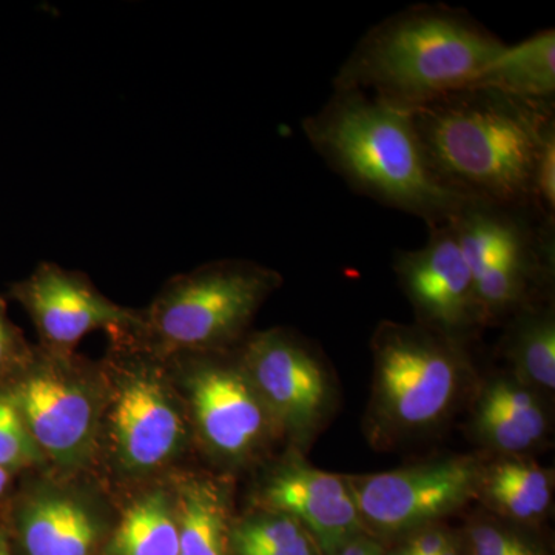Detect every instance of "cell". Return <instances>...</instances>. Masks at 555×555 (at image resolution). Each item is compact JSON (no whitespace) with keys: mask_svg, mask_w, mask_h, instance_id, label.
I'll list each match as a JSON object with an SVG mask.
<instances>
[{"mask_svg":"<svg viewBox=\"0 0 555 555\" xmlns=\"http://www.w3.org/2000/svg\"><path fill=\"white\" fill-rule=\"evenodd\" d=\"M261 503L269 513L294 518L323 555H337L363 532L346 478L301 460L278 467L262 486Z\"/></svg>","mask_w":555,"mask_h":555,"instance_id":"obj_11","label":"cell"},{"mask_svg":"<svg viewBox=\"0 0 555 555\" xmlns=\"http://www.w3.org/2000/svg\"><path fill=\"white\" fill-rule=\"evenodd\" d=\"M478 495L511 520L528 524L545 516L553 502V476L525 460H502L483 467Z\"/></svg>","mask_w":555,"mask_h":555,"instance_id":"obj_17","label":"cell"},{"mask_svg":"<svg viewBox=\"0 0 555 555\" xmlns=\"http://www.w3.org/2000/svg\"><path fill=\"white\" fill-rule=\"evenodd\" d=\"M467 540L469 555H521L534 547L509 529L492 524L474 525Z\"/></svg>","mask_w":555,"mask_h":555,"instance_id":"obj_24","label":"cell"},{"mask_svg":"<svg viewBox=\"0 0 555 555\" xmlns=\"http://www.w3.org/2000/svg\"><path fill=\"white\" fill-rule=\"evenodd\" d=\"M308 535L294 518L283 514L248 518L230 531V546L235 555H255L294 545Z\"/></svg>","mask_w":555,"mask_h":555,"instance_id":"obj_22","label":"cell"},{"mask_svg":"<svg viewBox=\"0 0 555 555\" xmlns=\"http://www.w3.org/2000/svg\"><path fill=\"white\" fill-rule=\"evenodd\" d=\"M553 229L537 233L524 246L507 251L486 266L476 276V295L483 321L503 315L525 301L526 288L534 269L540 243Z\"/></svg>","mask_w":555,"mask_h":555,"instance_id":"obj_21","label":"cell"},{"mask_svg":"<svg viewBox=\"0 0 555 555\" xmlns=\"http://www.w3.org/2000/svg\"><path fill=\"white\" fill-rule=\"evenodd\" d=\"M396 272L420 326L455 339L485 323L473 272L449 222L430 228L425 246L397 254Z\"/></svg>","mask_w":555,"mask_h":555,"instance_id":"obj_8","label":"cell"},{"mask_svg":"<svg viewBox=\"0 0 555 555\" xmlns=\"http://www.w3.org/2000/svg\"><path fill=\"white\" fill-rule=\"evenodd\" d=\"M372 433L377 440H401L440 425L454 409L465 357L455 339L420 324L385 321L372 338Z\"/></svg>","mask_w":555,"mask_h":555,"instance_id":"obj_4","label":"cell"},{"mask_svg":"<svg viewBox=\"0 0 555 555\" xmlns=\"http://www.w3.org/2000/svg\"><path fill=\"white\" fill-rule=\"evenodd\" d=\"M112 555H179L178 521L169 499L155 492L126 511L113 535Z\"/></svg>","mask_w":555,"mask_h":555,"instance_id":"obj_19","label":"cell"},{"mask_svg":"<svg viewBox=\"0 0 555 555\" xmlns=\"http://www.w3.org/2000/svg\"><path fill=\"white\" fill-rule=\"evenodd\" d=\"M280 283L275 270L255 262H214L164 288L137 327L166 349L225 346L241 337Z\"/></svg>","mask_w":555,"mask_h":555,"instance_id":"obj_5","label":"cell"},{"mask_svg":"<svg viewBox=\"0 0 555 555\" xmlns=\"http://www.w3.org/2000/svg\"><path fill=\"white\" fill-rule=\"evenodd\" d=\"M39 460L40 449L5 390L0 389V467L11 474Z\"/></svg>","mask_w":555,"mask_h":555,"instance_id":"obj_23","label":"cell"},{"mask_svg":"<svg viewBox=\"0 0 555 555\" xmlns=\"http://www.w3.org/2000/svg\"><path fill=\"white\" fill-rule=\"evenodd\" d=\"M470 87L505 96L553 105L555 96V31L534 33L516 46H505Z\"/></svg>","mask_w":555,"mask_h":555,"instance_id":"obj_15","label":"cell"},{"mask_svg":"<svg viewBox=\"0 0 555 555\" xmlns=\"http://www.w3.org/2000/svg\"><path fill=\"white\" fill-rule=\"evenodd\" d=\"M2 387L40 451L64 465L89 451L96 430V404L65 372L38 364L22 369Z\"/></svg>","mask_w":555,"mask_h":555,"instance_id":"obj_9","label":"cell"},{"mask_svg":"<svg viewBox=\"0 0 555 555\" xmlns=\"http://www.w3.org/2000/svg\"><path fill=\"white\" fill-rule=\"evenodd\" d=\"M112 433L120 462L129 469L145 470L177 454L184 423L158 379L139 374L119 389Z\"/></svg>","mask_w":555,"mask_h":555,"instance_id":"obj_13","label":"cell"},{"mask_svg":"<svg viewBox=\"0 0 555 555\" xmlns=\"http://www.w3.org/2000/svg\"><path fill=\"white\" fill-rule=\"evenodd\" d=\"M505 46L463 11L414 7L358 42L335 89L364 91L412 108L473 86Z\"/></svg>","mask_w":555,"mask_h":555,"instance_id":"obj_3","label":"cell"},{"mask_svg":"<svg viewBox=\"0 0 555 555\" xmlns=\"http://www.w3.org/2000/svg\"><path fill=\"white\" fill-rule=\"evenodd\" d=\"M337 555H382L377 543L371 542L364 537H358L349 545L343 547Z\"/></svg>","mask_w":555,"mask_h":555,"instance_id":"obj_28","label":"cell"},{"mask_svg":"<svg viewBox=\"0 0 555 555\" xmlns=\"http://www.w3.org/2000/svg\"><path fill=\"white\" fill-rule=\"evenodd\" d=\"M473 430L486 447L520 454L545 437L546 414L531 387L516 378H496L478 398Z\"/></svg>","mask_w":555,"mask_h":555,"instance_id":"obj_14","label":"cell"},{"mask_svg":"<svg viewBox=\"0 0 555 555\" xmlns=\"http://www.w3.org/2000/svg\"><path fill=\"white\" fill-rule=\"evenodd\" d=\"M406 109L441 185L466 201L532 207L537 158L555 129L553 105L467 87Z\"/></svg>","mask_w":555,"mask_h":555,"instance_id":"obj_1","label":"cell"},{"mask_svg":"<svg viewBox=\"0 0 555 555\" xmlns=\"http://www.w3.org/2000/svg\"><path fill=\"white\" fill-rule=\"evenodd\" d=\"M302 129L318 155L350 188L425 219L429 228L447 224L466 203L429 169L406 108L364 91L335 89Z\"/></svg>","mask_w":555,"mask_h":555,"instance_id":"obj_2","label":"cell"},{"mask_svg":"<svg viewBox=\"0 0 555 555\" xmlns=\"http://www.w3.org/2000/svg\"><path fill=\"white\" fill-rule=\"evenodd\" d=\"M178 517L179 555L228 554V500L217 485L206 480L182 485Z\"/></svg>","mask_w":555,"mask_h":555,"instance_id":"obj_18","label":"cell"},{"mask_svg":"<svg viewBox=\"0 0 555 555\" xmlns=\"http://www.w3.org/2000/svg\"><path fill=\"white\" fill-rule=\"evenodd\" d=\"M21 532L30 555H90L98 528L82 503L40 495L21 511Z\"/></svg>","mask_w":555,"mask_h":555,"instance_id":"obj_16","label":"cell"},{"mask_svg":"<svg viewBox=\"0 0 555 555\" xmlns=\"http://www.w3.org/2000/svg\"><path fill=\"white\" fill-rule=\"evenodd\" d=\"M241 367L278 429L299 443L315 437L334 389L313 349L291 332L273 328L248 339Z\"/></svg>","mask_w":555,"mask_h":555,"instance_id":"obj_7","label":"cell"},{"mask_svg":"<svg viewBox=\"0 0 555 555\" xmlns=\"http://www.w3.org/2000/svg\"><path fill=\"white\" fill-rule=\"evenodd\" d=\"M0 555H10L9 551L5 550V546L0 543Z\"/></svg>","mask_w":555,"mask_h":555,"instance_id":"obj_33","label":"cell"},{"mask_svg":"<svg viewBox=\"0 0 555 555\" xmlns=\"http://www.w3.org/2000/svg\"><path fill=\"white\" fill-rule=\"evenodd\" d=\"M392 555H412L411 553H409V551L406 550V547H401V550H398L396 554H392Z\"/></svg>","mask_w":555,"mask_h":555,"instance_id":"obj_31","label":"cell"},{"mask_svg":"<svg viewBox=\"0 0 555 555\" xmlns=\"http://www.w3.org/2000/svg\"><path fill=\"white\" fill-rule=\"evenodd\" d=\"M483 466L448 456L371 476L345 477L363 525L385 534L414 531L465 506L480 491Z\"/></svg>","mask_w":555,"mask_h":555,"instance_id":"obj_6","label":"cell"},{"mask_svg":"<svg viewBox=\"0 0 555 555\" xmlns=\"http://www.w3.org/2000/svg\"><path fill=\"white\" fill-rule=\"evenodd\" d=\"M24 360L22 339L17 328L10 323L5 309L0 302V379L17 374Z\"/></svg>","mask_w":555,"mask_h":555,"instance_id":"obj_25","label":"cell"},{"mask_svg":"<svg viewBox=\"0 0 555 555\" xmlns=\"http://www.w3.org/2000/svg\"><path fill=\"white\" fill-rule=\"evenodd\" d=\"M521 555H542L537 551V547H532V550H529L528 553L521 554Z\"/></svg>","mask_w":555,"mask_h":555,"instance_id":"obj_32","label":"cell"},{"mask_svg":"<svg viewBox=\"0 0 555 555\" xmlns=\"http://www.w3.org/2000/svg\"><path fill=\"white\" fill-rule=\"evenodd\" d=\"M11 297L27 310L49 346H75L96 328L124 331L139 315L102 297L86 276L43 262L30 276L11 287Z\"/></svg>","mask_w":555,"mask_h":555,"instance_id":"obj_10","label":"cell"},{"mask_svg":"<svg viewBox=\"0 0 555 555\" xmlns=\"http://www.w3.org/2000/svg\"><path fill=\"white\" fill-rule=\"evenodd\" d=\"M440 555H462V551L459 550V546H456L454 540H452L451 545Z\"/></svg>","mask_w":555,"mask_h":555,"instance_id":"obj_30","label":"cell"},{"mask_svg":"<svg viewBox=\"0 0 555 555\" xmlns=\"http://www.w3.org/2000/svg\"><path fill=\"white\" fill-rule=\"evenodd\" d=\"M190 401L207 447L232 462L254 455L276 427L243 367L203 364L190 379Z\"/></svg>","mask_w":555,"mask_h":555,"instance_id":"obj_12","label":"cell"},{"mask_svg":"<svg viewBox=\"0 0 555 555\" xmlns=\"http://www.w3.org/2000/svg\"><path fill=\"white\" fill-rule=\"evenodd\" d=\"M514 378L531 389H555V318L550 308L521 313L507 341Z\"/></svg>","mask_w":555,"mask_h":555,"instance_id":"obj_20","label":"cell"},{"mask_svg":"<svg viewBox=\"0 0 555 555\" xmlns=\"http://www.w3.org/2000/svg\"><path fill=\"white\" fill-rule=\"evenodd\" d=\"M255 555H320L309 535L301 537L294 545L281 547V550L268 551V553Z\"/></svg>","mask_w":555,"mask_h":555,"instance_id":"obj_27","label":"cell"},{"mask_svg":"<svg viewBox=\"0 0 555 555\" xmlns=\"http://www.w3.org/2000/svg\"><path fill=\"white\" fill-rule=\"evenodd\" d=\"M9 483H10L9 470L2 469V467H0V495H2L3 492L7 491V488H9Z\"/></svg>","mask_w":555,"mask_h":555,"instance_id":"obj_29","label":"cell"},{"mask_svg":"<svg viewBox=\"0 0 555 555\" xmlns=\"http://www.w3.org/2000/svg\"><path fill=\"white\" fill-rule=\"evenodd\" d=\"M452 539L448 532L441 529H422L416 532L406 546L412 555H440L449 545Z\"/></svg>","mask_w":555,"mask_h":555,"instance_id":"obj_26","label":"cell"}]
</instances>
